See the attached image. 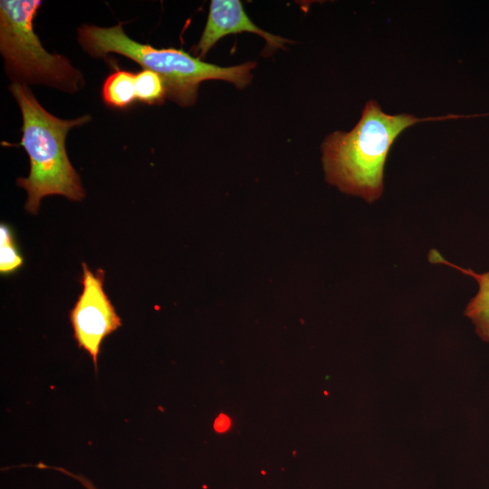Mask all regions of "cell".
Instances as JSON below:
<instances>
[{
	"label": "cell",
	"mask_w": 489,
	"mask_h": 489,
	"mask_svg": "<svg viewBox=\"0 0 489 489\" xmlns=\"http://www.w3.org/2000/svg\"><path fill=\"white\" fill-rule=\"evenodd\" d=\"M420 120L401 113L389 115L369 101L350 132L330 134L322 144V163L329 183L342 192L372 202L383 190V171L394 140Z\"/></svg>",
	"instance_id": "cell-1"
},
{
	"label": "cell",
	"mask_w": 489,
	"mask_h": 489,
	"mask_svg": "<svg viewBox=\"0 0 489 489\" xmlns=\"http://www.w3.org/2000/svg\"><path fill=\"white\" fill-rule=\"evenodd\" d=\"M10 91L21 109L23 135L20 145L30 159L29 176L16 181L27 192L26 211L36 215L42 198L51 195L81 201L85 197V190L67 156L65 138L71 129L90 121L91 116L60 119L45 110L24 84L13 82Z\"/></svg>",
	"instance_id": "cell-2"
},
{
	"label": "cell",
	"mask_w": 489,
	"mask_h": 489,
	"mask_svg": "<svg viewBox=\"0 0 489 489\" xmlns=\"http://www.w3.org/2000/svg\"><path fill=\"white\" fill-rule=\"evenodd\" d=\"M78 41L82 48L94 57H104L110 53L126 56L143 69L159 74L164 80L167 98L180 106L193 105L200 83L206 80H224L237 88L246 86L252 79L255 62L221 67L203 62L181 49H157L129 38L120 24L112 27L83 24L78 29Z\"/></svg>",
	"instance_id": "cell-3"
},
{
	"label": "cell",
	"mask_w": 489,
	"mask_h": 489,
	"mask_svg": "<svg viewBox=\"0 0 489 489\" xmlns=\"http://www.w3.org/2000/svg\"><path fill=\"white\" fill-rule=\"evenodd\" d=\"M39 0L0 2V51L5 71L18 83L46 84L74 92L83 84L82 74L59 54L49 53L34 31Z\"/></svg>",
	"instance_id": "cell-4"
},
{
	"label": "cell",
	"mask_w": 489,
	"mask_h": 489,
	"mask_svg": "<svg viewBox=\"0 0 489 489\" xmlns=\"http://www.w3.org/2000/svg\"><path fill=\"white\" fill-rule=\"evenodd\" d=\"M82 267V291L69 319L78 347L91 356L97 369L101 342L121 326V320L103 289L104 271L97 269L94 273L85 263Z\"/></svg>",
	"instance_id": "cell-5"
},
{
	"label": "cell",
	"mask_w": 489,
	"mask_h": 489,
	"mask_svg": "<svg viewBox=\"0 0 489 489\" xmlns=\"http://www.w3.org/2000/svg\"><path fill=\"white\" fill-rule=\"evenodd\" d=\"M244 32L261 35L266 42L265 53L283 48L284 43H292L254 24L239 0H212L205 29L199 42L192 50L198 58H204L222 37Z\"/></svg>",
	"instance_id": "cell-6"
},
{
	"label": "cell",
	"mask_w": 489,
	"mask_h": 489,
	"mask_svg": "<svg viewBox=\"0 0 489 489\" xmlns=\"http://www.w3.org/2000/svg\"><path fill=\"white\" fill-rule=\"evenodd\" d=\"M429 260L435 264H444L458 269L465 274L476 279L479 290L469 302L465 314L470 318L475 326L476 333L482 340L489 341V272L476 273L470 269H464L445 260L436 250L429 254Z\"/></svg>",
	"instance_id": "cell-7"
},
{
	"label": "cell",
	"mask_w": 489,
	"mask_h": 489,
	"mask_svg": "<svg viewBox=\"0 0 489 489\" xmlns=\"http://www.w3.org/2000/svg\"><path fill=\"white\" fill-rule=\"evenodd\" d=\"M135 77L136 73L122 69L112 72L102 85L104 103L116 109H125L133 104L137 101Z\"/></svg>",
	"instance_id": "cell-8"
},
{
	"label": "cell",
	"mask_w": 489,
	"mask_h": 489,
	"mask_svg": "<svg viewBox=\"0 0 489 489\" xmlns=\"http://www.w3.org/2000/svg\"><path fill=\"white\" fill-rule=\"evenodd\" d=\"M137 101L146 104H161L167 98L162 77L155 72L142 70L135 77Z\"/></svg>",
	"instance_id": "cell-9"
},
{
	"label": "cell",
	"mask_w": 489,
	"mask_h": 489,
	"mask_svg": "<svg viewBox=\"0 0 489 489\" xmlns=\"http://www.w3.org/2000/svg\"><path fill=\"white\" fill-rule=\"evenodd\" d=\"M24 264L12 228L6 224L0 225V273L8 275L17 272Z\"/></svg>",
	"instance_id": "cell-10"
},
{
	"label": "cell",
	"mask_w": 489,
	"mask_h": 489,
	"mask_svg": "<svg viewBox=\"0 0 489 489\" xmlns=\"http://www.w3.org/2000/svg\"><path fill=\"white\" fill-rule=\"evenodd\" d=\"M36 467L38 468H42V469H53V470H56V471H59L61 473H63L65 474L66 475H69L71 476L72 478L79 481L82 486H84L86 489H97L95 487V485L92 484L91 481H90L88 478H86L85 476L82 475H75L64 468H62V467H57V466H51V465H43V463H39L38 465H35Z\"/></svg>",
	"instance_id": "cell-11"
},
{
	"label": "cell",
	"mask_w": 489,
	"mask_h": 489,
	"mask_svg": "<svg viewBox=\"0 0 489 489\" xmlns=\"http://www.w3.org/2000/svg\"><path fill=\"white\" fill-rule=\"evenodd\" d=\"M230 426L229 418L225 415H220L215 421L214 427L217 432H225Z\"/></svg>",
	"instance_id": "cell-12"
}]
</instances>
